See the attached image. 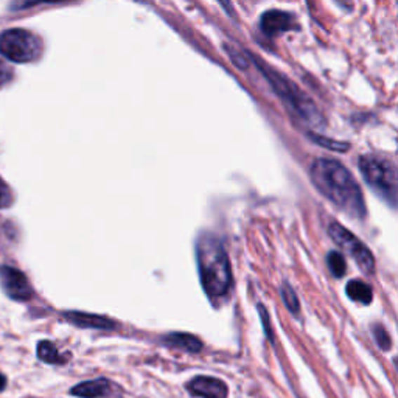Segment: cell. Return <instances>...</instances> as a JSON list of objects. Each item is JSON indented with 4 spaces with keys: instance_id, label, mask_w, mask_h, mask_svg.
Listing matches in <instances>:
<instances>
[{
    "instance_id": "1",
    "label": "cell",
    "mask_w": 398,
    "mask_h": 398,
    "mask_svg": "<svg viewBox=\"0 0 398 398\" xmlns=\"http://www.w3.org/2000/svg\"><path fill=\"white\" fill-rule=\"evenodd\" d=\"M314 187L338 208L353 218H364L366 202L357 179L335 159H316L310 168Z\"/></svg>"
},
{
    "instance_id": "2",
    "label": "cell",
    "mask_w": 398,
    "mask_h": 398,
    "mask_svg": "<svg viewBox=\"0 0 398 398\" xmlns=\"http://www.w3.org/2000/svg\"><path fill=\"white\" fill-rule=\"evenodd\" d=\"M199 276L208 298H223L232 285V270L226 249L213 234H202L197 243Z\"/></svg>"
},
{
    "instance_id": "3",
    "label": "cell",
    "mask_w": 398,
    "mask_h": 398,
    "mask_svg": "<svg viewBox=\"0 0 398 398\" xmlns=\"http://www.w3.org/2000/svg\"><path fill=\"white\" fill-rule=\"evenodd\" d=\"M254 60L257 67L262 70V74L266 77L267 81L271 83L272 89L284 100L289 112L294 114L299 120L305 121L310 126H322V115L317 111L313 101H311L298 86L289 81L288 78L280 77L276 70L267 67L265 61H260L257 58H254Z\"/></svg>"
},
{
    "instance_id": "4",
    "label": "cell",
    "mask_w": 398,
    "mask_h": 398,
    "mask_svg": "<svg viewBox=\"0 0 398 398\" xmlns=\"http://www.w3.org/2000/svg\"><path fill=\"white\" fill-rule=\"evenodd\" d=\"M359 171L363 175L366 184L387 202L390 207L397 206V170L395 165L389 159L378 154H366L359 157Z\"/></svg>"
},
{
    "instance_id": "5",
    "label": "cell",
    "mask_w": 398,
    "mask_h": 398,
    "mask_svg": "<svg viewBox=\"0 0 398 398\" xmlns=\"http://www.w3.org/2000/svg\"><path fill=\"white\" fill-rule=\"evenodd\" d=\"M0 55L11 62H34L42 55V41L24 28H11L0 34Z\"/></svg>"
},
{
    "instance_id": "6",
    "label": "cell",
    "mask_w": 398,
    "mask_h": 398,
    "mask_svg": "<svg viewBox=\"0 0 398 398\" xmlns=\"http://www.w3.org/2000/svg\"><path fill=\"white\" fill-rule=\"evenodd\" d=\"M329 235L339 248L353 258V262L358 265L361 271L367 276H372L375 272V258L363 241H359L350 230H347L343 224L336 221L329 226Z\"/></svg>"
},
{
    "instance_id": "7",
    "label": "cell",
    "mask_w": 398,
    "mask_h": 398,
    "mask_svg": "<svg viewBox=\"0 0 398 398\" xmlns=\"http://www.w3.org/2000/svg\"><path fill=\"white\" fill-rule=\"evenodd\" d=\"M0 286L14 302H28L34 298V289L25 274L8 265H0Z\"/></svg>"
},
{
    "instance_id": "8",
    "label": "cell",
    "mask_w": 398,
    "mask_h": 398,
    "mask_svg": "<svg viewBox=\"0 0 398 398\" xmlns=\"http://www.w3.org/2000/svg\"><path fill=\"white\" fill-rule=\"evenodd\" d=\"M187 389L193 398H227V386L213 376H197Z\"/></svg>"
},
{
    "instance_id": "9",
    "label": "cell",
    "mask_w": 398,
    "mask_h": 398,
    "mask_svg": "<svg viewBox=\"0 0 398 398\" xmlns=\"http://www.w3.org/2000/svg\"><path fill=\"white\" fill-rule=\"evenodd\" d=\"M296 28H298V24H296L294 16L286 11H267L262 18V30L267 36H277L280 33L296 30Z\"/></svg>"
},
{
    "instance_id": "10",
    "label": "cell",
    "mask_w": 398,
    "mask_h": 398,
    "mask_svg": "<svg viewBox=\"0 0 398 398\" xmlns=\"http://www.w3.org/2000/svg\"><path fill=\"white\" fill-rule=\"evenodd\" d=\"M67 322L77 325L79 329H93V330H112L117 327L114 321L107 319L106 316L83 313V311H66L62 314Z\"/></svg>"
},
{
    "instance_id": "11",
    "label": "cell",
    "mask_w": 398,
    "mask_h": 398,
    "mask_svg": "<svg viewBox=\"0 0 398 398\" xmlns=\"http://www.w3.org/2000/svg\"><path fill=\"white\" fill-rule=\"evenodd\" d=\"M112 385L105 378H97L92 381L79 383L70 389V395L78 398H105L112 394Z\"/></svg>"
},
{
    "instance_id": "12",
    "label": "cell",
    "mask_w": 398,
    "mask_h": 398,
    "mask_svg": "<svg viewBox=\"0 0 398 398\" xmlns=\"http://www.w3.org/2000/svg\"><path fill=\"white\" fill-rule=\"evenodd\" d=\"M36 353H38V358L46 364H53V366H61L66 364L69 357L62 354L58 347L50 343V341H39L38 347H36Z\"/></svg>"
},
{
    "instance_id": "13",
    "label": "cell",
    "mask_w": 398,
    "mask_h": 398,
    "mask_svg": "<svg viewBox=\"0 0 398 398\" xmlns=\"http://www.w3.org/2000/svg\"><path fill=\"white\" fill-rule=\"evenodd\" d=\"M164 343L171 347H178V349L192 352V353H198L202 349V344L199 339L192 335H187V333H171V335H166L164 338Z\"/></svg>"
},
{
    "instance_id": "14",
    "label": "cell",
    "mask_w": 398,
    "mask_h": 398,
    "mask_svg": "<svg viewBox=\"0 0 398 398\" xmlns=\"http://www.w3.org/2000/svg\"><path fill=\"white\" fill-rule=\"evenodd\" d=\"M345 293L353 302L363 303V305H369V303H371L372 299H373L372 288L369 286L366 281H361V280H357V279L350 280L349 284H347Z\"/></svg>"
},
{
    "instance_id": "15",
    "label": "cell",
    "mask_w": 398,
    "mask_h": 398,
    "mask_svg": "<svg viewBox=\"0 0 398 398\" xmlns=\"http://www.w3.org/2000/svg\"><path fill=\"white\" fill-rule=\"evenodd\" d=\"M66 2H74V0H13L10 5V11H24L34 8L39 5H50V4H66Z\"/></svg>"
},
{
    "instance_id": "16",
    "label": "cell",
    "mask_w": 398,
    "mask_h": 398,
    "mask_svg": "<svg viewBox=\"0 0 398 398\" xmlns=\"http://www.w3.org/2000/svg\"><path fill=\"white\" fill-rule=\"evenodd\" d=\"M327 265L330 267L331 274L338 279H341L345 276L347 272V265H345V258L343 257V254H339L336 251L329 252L327 256Z\"/></svg>"
},
{
    "instance_id": "17",
    "label": "cell",
    "mask_w": 398,
    "mask_h": 398,
    "mask_svg": "<svg viewBox=\"0 0 398 398\" xmlns=\"http://www.w3.org/2000/svg\"><path fill=\"white\" fill-rule=\"evenodd\" d=\"M280 294H281V299H284V302H285L286 308H288L289 311H291L293 314L298 316L299 311H300V303H299L298 296H296V293H294V289L291 288V285L286 284V281H285V284L281 285Z\"/></svg>"
},
{
    "instance_id": "18",
    "label": "cell",
    "mask_w": 398,
    "mask_h": 398,
    "mask_svg": "<svg viewBox=\"0 0 398 398\" xmlns=\"http://www.w3.org/2000/svg\"><path fill=\"white\" fill-rule=\"evenodd\" d=\"M311 139H313L317 145H321V147L324 148H327V150H331V151H339V153H344V151H347L350 148V145L349 143H345V142H336V140H330L327 139V137H322V135H317L314 133H311L310 134Z\"/></svg>"
},
{
    "instance_id": "19",
    "label": "cell",
    "mask_w": 398,
    "mask_h": 398,
    "mask_svg": "<svg viewBox=\"0 0 398 398\" xmlns=\"http://www.w3.org/2000/svg\"><path fill=\"white\" fill-rule=\"evenodd\" d=\"M372 333H373V336H375L376 344L380 345L381 350H385V352L390 350V347H392V339H390L387 330L383 327L381 324H375L373 327H372Z\"/></svg>"
},
{
    "instance_id": "20",
    "label": "cell",
    "mask_w": 398,
    "mask_h": 398,
    "mask_svg": "<svg viewBox=\"0 0 398 398\" xmlns=\"http://www.w3.org/2000/svg\"><path fill=\"white\" fill-rule=\"evenodd\" d=\"M14 197L11 187L0 178V208H8L13 206Z\"/></svg>"
},
{
    "instance_id": "21",
    "label": "cell",
    "mask_w": 398,
    "mask_h": 398,
    "mask_svg": "<svg viewBox=\"0 0 398 398\" xmlns=\"http://www.w3.org/2000/svg\"><path fill=\"white\" fill-rule=\"evenodd\" d=\"M14 77V70L10 66V64H6L5 61L0 60V88L5 84H8Z\"/></svg>"
},
{
    "instance_id": "22",
    "label": "cell",
    "mask_w": 398,
    "mask_h": 398,
    "mask_svg": "<svg viewBox=\"0 0 398 398\" xmlns=\"http://www.w3.org/2000/svg\"><path fill=\"white\" fill-rule=\"evenodd\" d=\"M258 311H260V316H262V322H263V327H265V333L267 335V338L272 339V331H271V325H270V316H267L266 310L263 305H258Z\"/></svg>"
},
{
    "instance_id": "23",
    "label": "cell",
    "mask_w": 398,
    "mask_h": 398,
    "mask_svg": "<svg viewBox=\"0 0 398 398\" xmlns=\"http://www.w3.org/2000/svg\"><path fill=\"white\" fill-rule=\"evenodd\" d=\"M218 2L224 6V8L227 10V13H229V14H232V13H234V10H232V4H230V0H218Z\"/></svg>"
},
{
    "instance_id": "24",
    "label": "cell",
    "mask_w": 398,
    "mask_h": 398,
    "mask_svg": "<svg viewBox=\"0 0 398 398\" xmlns=\"http://www.w3.org/2000/svg\"><path fill=\"white\" fill-rule=\"evenodd\" d=\"M5 387H6V378L2 373H0V392H2Z\"/></svg>"
}]
</instances>
